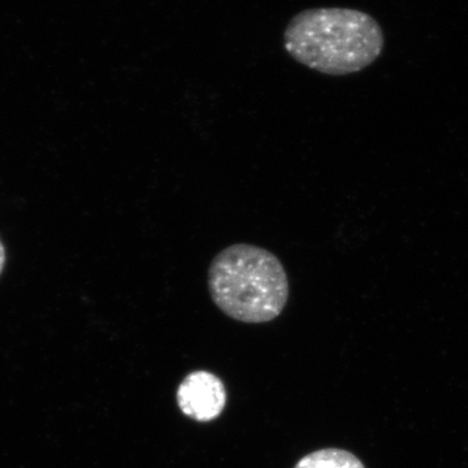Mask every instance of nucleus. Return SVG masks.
<instances>
[{"label":"nucleus","mask_w":468,"mask_h":468,"mask_svg":"<svg viewBox=\"0 0 468 468\" xmlns=\"http://www.w3.org/2000/svg\"><path fill=\"white\" fill-rule=\"evenodd\" d=\"M177 405L187 418L199 423L215 420L227 405L226 387L211 372H192L178 387Z\"/></svg>","instance_id":"7ed1b4c3"},{"label":"nucleus","mask_w":468,"mask_h":468,"mask_svg":"<svg viewBox=\"0 0 468 468\" xmlns=\"http://www.w3.org/2000/svg\"><path fill=\"white\" fill-rule=\"evenodd\" d=\"M5 261H7V254H5V248L0 239V276H2L3 270H5Z\"/></svg>","instance_id":"39448f33"},{"label":"nucleus","mask_w":468,"mask_h":468,"mask_svg":"<svg viewBox=\"0 0 468 468\" xmlns=\"http://www.w3.org/2000/svg\"><path fill=\"white\" fill-rule=\"evenodd\" d=\"M294 468H366L359 458L343 449H322L310 452Z\"/></svg>","instance_id":"20e7f679"},{"label":"nucleus","mask_w":468,"mask_h":468,"mask_svg":"<svg viewBox=\"0 0 468 468\" xmlns=\"http://www.w3.org/2000/svg\"><path fill=\"white\" fill-rule=\"evenodd\" d=\"M209 295L221 313L249 324L282 315L291 294L289 277L273 252L234 243L215 255L208 267Z\"/></svg>","instance_id":"f03ea898"},{"label":"nucleus","mask_w":468,"mask_h":468,"mask_svg":"<svg viewBox=\"0 0 468 468\" xmlns=\"http://www.w3.org/2000/svg\"><path fill=\"white\" fill-rule=\"evenodd\" d=\"M380 24L359 9H304L289 21L286 52L297 63L326 76L358 73L375 63L384 50Z\"/></svg>","instance_id":"f257e3e1"}]
</instances>
